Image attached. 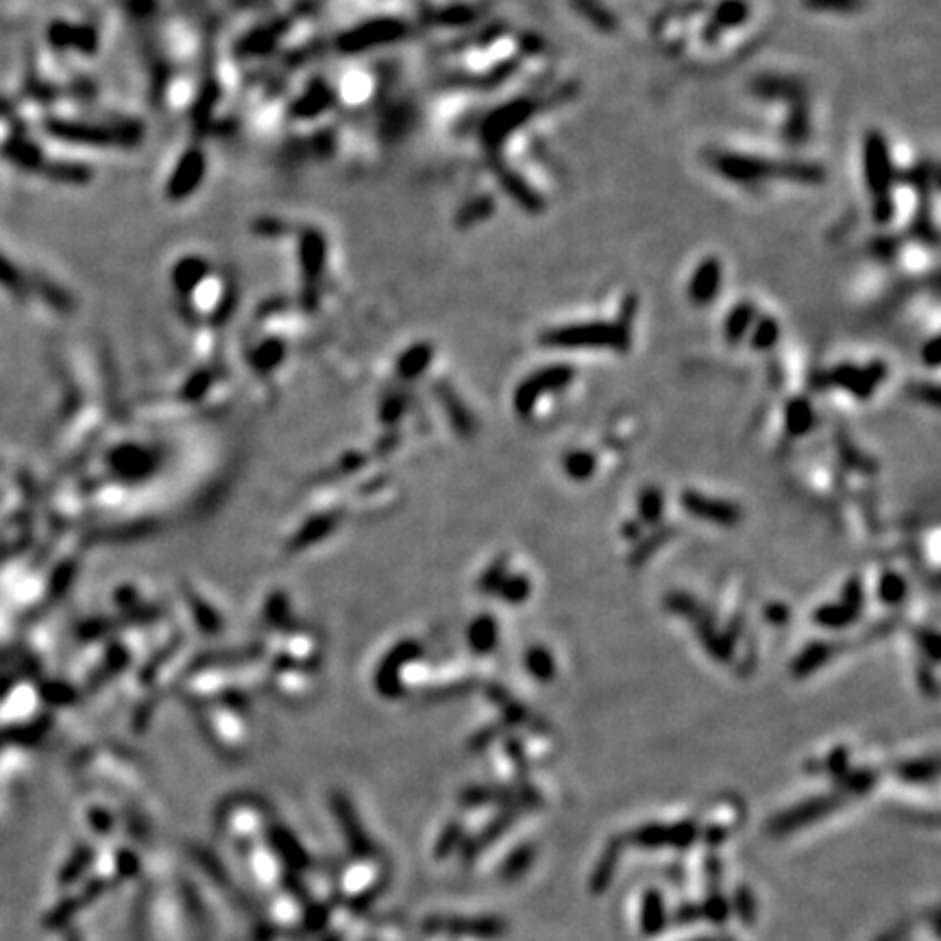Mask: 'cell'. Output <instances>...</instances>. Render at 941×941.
I'll return each mask as SVG.
<instances>
[{
  "instance_id": "3",
  "label": "cell",
  "mask_w": 941,
  "mask_h": 941,
  "mask_svg": "<svg viewBox=\"0 0 941 941\" xmlns=\"http://www.w3.org/2000/svg\"><path fill=\"white\" fill-rule=\"evenodd\" d=\"M863 173L865 183L874 199L876 223H889L894 218V199H891V183H894V164H891L889 146L878 129L865 133L863 140Z\"/></svg>"
},
{
  "instance_id": "18",
  "label": "cell",
  "mask_w": 941,
  "mask_h": 941,
  "mask_svg": "<svg viewBox=\"0 0 941 941\" xmlns=\"http://www.w3.org/2000/svg\"><path fill=\"white\" fill-rule=\"evenodd\" d=\"M924 358H928V362H931L933 366L939 362V349H937V338H933L931 342H928V347L924 349Z\"/></svg>"
},
{
  "instance_id": "9",
  "label": "cell",
  "mask_w": 941,
  "mask_h": 941,
  "mask_svg": "<svg viewBox=\"0 0 941 941\" xmlns=\"http://www.w3.org/2000/svg\"><path fill=\"white\" fill-rule=\"evenodd\" d=\"M756 321V308H754V303L750 301H741L737 303L735 308L730 310L728 314V319L724 323V334H726V340L728 342H741L745 336H748V332L752 329Z\"/></svg>"
},
{
  "instance_id": "6",
  "label": "cell",
  "mask_w": 941,
  "mask_h": 941,
  "mask_svg": "<svg viewBox=\"0 0 941 941\" xmlns=\"http://www.w3.org/2000/svg\"><path fill=\"white\" fill-rule=\"evenodd\" d=\"M885 377V366L883 364H872L870 369H852V366H843V369L835 371L833 380L835 386H846L852 393H857L861 397L870 395L874 386L881 382Z\"/></svg>"
},
{
  "instance_id": "10",
  "label": "cell",
  "mask_w": 941,
  "mask_h": 941,
  "mask_svg": "<svg viewBox=\"0 0 941 941\" xmlns=\"http://www.w3.org/2000/svg\"><path fill=\"white\" fill-rule=\"evenodd\" d=\"M780 338V325L776 319H772V316H763V319L759 321H754L752 325V345L759 349V351H765V349H772L776 342Z\"/></svg>"
},
{
  "instance_id": "2",
  "label": "cell",
  "mask_w": 941,
  "mask_h": 941,
  "mask_svg": "<svg viewBox=\"0 0 941 941\" xmlns=\"http://www.w3.org/2000/svg\"><path fill=\"white\" fill-rule=\"evenodd\" d=\"M632 308L626 314V303H623L621 319L617 323L606 321H589V323H573L565 327L549 329L543 334V345L547 347H560V349H580V347H604V349H626L630 345V321Z\"/></svg>"
},
{
  "instance_id": "16",
  "label": "cell",
  "mask_w": 941,
  "mask_h": 941,
  "mask_svg": "<svg viewBox=\"0 0 941 941\" xmlns=\"http://www.w3.org/2000/svg\"><path fill=\"white\" fill-rule=\"evenodd\" d=\"M580 7H582V11H584L586 16H589L591 20H595L597 27H602V29H610V27H613V16H610L608 11L597 7L595 3H591V0H589V3H586V5H580Z\"/></svg>"
},
{
  "instance_id": "14",
  "label": "cell",
  "mask_w": 941,
  "mask_h": 941,
  "mask_svg": "<svg viewBox=\"0 0 941 941\" xmlns=\"http://www.w3.org/2000/svg\"><path fill=\"white\" fill-rule=\"evenodd\" d=\"M904 589H907V584H904V580L898 576V573H887V576L883 578V584H881V595H883L885 602L894 604V602L902 600Z\"/></svg>"
},
{
  "instance_id": "11",
  "label": "cell",
  "mask_w": 941,
  "mask_h": 941,
  "mask_svg": "<svg viewBox=\"0 0 941 941\" xmlns=\"http://www.w3.org/2000/svg\"><path fill=\"white\" fill-rule=\"evenodd\" d=\"M787 425H789V430L791 432H806L811 427L813 423V410L809 403H806V399H793L791 406L787 408Z\"/></svg>"
},
{
  "instance_id": "1",
  "label": "cell",
  "mask_w": 941,
  "mask_h": 941,
  "mask_svg": "<svg viewBox=\"0 0 941 941\" xmlns=\"http://www.w3.org/2000/svg\"><path fill=\"white\" fill-rule=\"evenodd\" d=\"M711 164L721 177L728 181L743 183V186H756V183L767 179H789L796 183H822L824 181V168L817 164L806 162H789V164H774L765 162L761 157H748L739 153H713Z\"/></svg>"
},
{
  "instance_id": "17",
  "label": "cell",
  "mask_w": 941,
  "mask_h": 941,
  "mask_svg": "<svg viewBox=\"0 0 941 941\" xmlns=\"http://www.w3.org/2000/svg\"><path fill=\"white\" fill-rule=\"evenodd\" d=\"M641 510L647 519H656L658 515H661V497H658V493L647 491L641 497Z\"/></svg>"
},
{
  "instance_id": "7",
  "label": "cell",
  "mask_w": 941,
  "mask_h": 941,
  "mask_svg": "<svg viewBox=\"0 0 941 941\" xmlns=\"http://www.w3.org/2000/svg\"><path fill=\"white\" fill-rule=\"evenodd\" d=\"M684 508L691 510L695 517H704V519H715V521H726L728 525H735L739 519V512L735 504H724V501H713L704 495L698 493H689L684 495Z\"/></svg>"
},
{
  "instance_id": "13",
  "label": "cell",
  "mask_w": 941,
  "mask_h": 941,
  "mask_svg": "<svg viewBox=\"0 0 941 941\" xmlns=\"http://www.w3.org/2000/svg\"><path fill=\"white\" fill-rule=\"evenodd\" d=\"M804 5L813 11H830V14H850L861 7V0H804Z\"/></svg>"
},
{
  "instance_id": "4",
  "label": "cell",
  "mask_w": 941,
  "mask_h": 941,
  "mask_svg": "<svg viewBox=\"0 0 941 941\" xmlns=\"http://www.w3.org/2000/svg\"><path fill=\"white\" fill-rule=\"evenodd\" d=\"M573 380V369H569L567 364H554L547 366V369L534 373L528 382H525L519 390V408L528 412L536 399L547 395V393H556V390L567 388L569 382Z\"/></svg>"
},
{
  "instance_id": "12",
  "label": "cell",
  "mask_w": 941,
  "mask_h": 941,
  "mask_svg": "<svg viewBox=\"0 0 941 941\" xmlns=\"http://www.w3.org/2000/svg\"><path fill=\"white\" fill-rule=\"evenodd\" d=\"M565 469L573 480H586L595 469V456L589 451H573L565 460Z\"/></svg>"
},
{
  "instance_id": "15",
  "label": "cell",
  "mask_w": 941,
  "mask_h": 941,
  "mask_svg": "<svg viewBox=\"0 0 941 941\" xmlns=\"http://www.w3.org/2000/svg\"><path fill=\"white\" fill-rule=\"evenodd\" d=\"M530 667L536 676H539L541 680H547V678H552L554 676V658L549 656L547 650H539L534 656H532V661H530Z\"/></svg>"
},
{
  "instance_id": "8",
  "label": "cell",
  "mask_w": 941,
  "mask_h": 941,
  "mask_svg": "<svg viewBox=\"0 0 941 941\" xmlns=\"http://www.w3.org/2000/svg\"><path fill=\"white\" fill-rule=\"evenodd\" d=\"M750 18V5L745 0H721V3L715 7L713 18H711V27L708 31L719 33L721 29H737L741 24L748 22Z\"/></svg>"
},
{
  "instance_id": "5",
  "label": "cell",
  "mask_w": 941,
  "mask_h": 941,
  "mask_svg": "<svg viewBox=\"0 0 941 941\" xmlns=\"http://www.w3.org/2000/svg\"><path fill=\"white\" fill-rule=\"evenodd\" d=\"M721 281H724V268H721V262L717 258L702 260L698 266H695V271L689 281L691 303L700 305V308L711 305L719 295Z\"/></svg>"
}]
</instances>
